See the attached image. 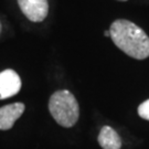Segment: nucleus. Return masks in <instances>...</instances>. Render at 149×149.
<instances>
[{"label": "nucleus", "mask_w": 149, "mask_h": 149, "mask_svg": "<svg viewBox=\"0 0 149 149\" xmlns=\"http://www.w3.org/2000/svg\"><path fill=\"white\" fill-rule=\"evenodd\" d=\"M111 38L119 50L136 60L149 56V37L141 28L126 19L115 20L109 27Z\"/></svg>", "instance_id": "obj_1"}, {"label": "nucleus", "mask_w": 149, "mask_h": 149, "mask_svg": "<svg viewBox=\"0 0 149 149\" xmlns=\"http://www.w3.org/2000/svg\"><path fill=\"white\" fill-rule=\"evenodd\" d=\"M49 112L58 125L73 127L80 118V106L75 96L68 90L54 92L49 100Z\"/></svg>", "instance_id": "obj_2"}, {"label": "nucleus", "mask_w": 149, "mask_h": 149, "mask_svg": "<svg viewBox=\"0 0 149 149\" xmlns=\"http://www.w3.org/2000/svg\"><path fill=\"white\" fill-rule=\"evenodd\" d=\"M20 10L32 22H42L49 13L48 0H17Z\"/></svg>", "instance_id": "obj_3"}, {"label": "nucleus", "mask_w": 149, "mask_h": 149, "mask_svg": "<svg viewBox=\"0 0 149 149\" xmlns=\"http://www.w3.org/2000/svg\"><path fill=\"white\" fill-rule=\"evenodd\" d=\"M21 79L11 69L0 72V100H7L17 95L21 90Z\"/></svg>", "instance_id": "obj_4"}, {"label": "nucleus", "mask_w": 149, "mask_h": 149, "mask_svg": "<svg viewBox=\"0 0 149 149\" xmlns=\"http://www.w3.org/2000/svg\"><path fill=\"white\" fill-rule=\"evenodd\" d=\"M23 103H12L0 107V130H9L24 113Z\"/></svg>", "instance_id": "obj_5"}, {"label": "nucleus", "mask_w": 149, "mask_h": 149, "mask_svg": "<svg viewBox=\"0 0 149 149\" xmlns=\"http://www.w3.org/2000/svg\"><path fill=\"white\" fill-rule=\"evenodd\" d=\"M98 145L103 149H120L122 148V138L113 127L105 125L101 128L98 137Z\"/></svg>", "instance_id": "obj_6"}, {"label": "nucleus", "mask_w": 149, "mask_h": 149, "mask_svg": "<svg viewBox=\"0 0 149 149\" xmlns=\"http://www.w3.org/2000/svg\"><path fill=\"white\" fill-rule=\"evenodd\" d=\"M137 113L143 119H146L149 122V100L143 102L137 108Z\"/></svg>", "instance_id": "obj_7"}, {"label": "nucleus", "mask_w": 149, "mask_h": 149, "mask_svg": "<svg viewBox=\"0 0 149 149\" xmlns=\"http://www.w3.org/2000/svg\"><path fill=\"white\" fill-rule=\"evenodd\" d=\"M104 36H105V37H107V38L111 37V32H109V30H106V31L104 32Z\"/></svg>", "instance_id": "obj_8"}, {"label": "nucleus", "mask_w": 149, "mask_h": 149, "mask_svg": "<svg viewBox=\"0 0 149 149\" xmlns=\"http://www.w3.org/2000/svg\"><path fill=\"white\" fill-rule=\"evenodd\" d=\"M2 31V24H1V22H0V33Z\"/></svg>", "instance_id": "obj_9"}, {"label": "nucleus", "mask_w": 149, "mask_h": 149, "mask_svg": "<svg viewBox=\"0 0 149 149\" xmlns=\"http://www.w3.org/2000/svg\"><path fill=\"white\" fill-rule=\"evenodd\" d=\"M118 1H127V0H118Z\"/></svg>", "instance_id": "obj_10"}]
</instances>
